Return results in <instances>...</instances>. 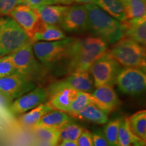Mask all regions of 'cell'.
I'll return each mask as SVG.
<instances>
[{
	"label": "cell",
	"mask_w": 146,
	"mask_h": 146,
	"mask_svg": "<svg viewBox=\"0 0 146 146\" xmlns=\"http://www.w3.org/2000/svg\"><path fill=\"white\" fill-rule=\"evenodd\" d=\"M93 143L94 146H109L104 132L102 131H96L92 133Z\"/></svg>",
	"instance_id": "34"
},
{
	"label": "cell",
	"mask_w": 146,
	"mask_h": 146,
	"mask_svg": "<svg viewBox=\"0 0 146 146\" xmlns=\"http://www.w3.org/2000/svg\"><path fill=\"white\" fill-rule=\"evenodd\" d=\"M35 87L31 79L18 72L0 78V94L8 100H16Z\"/></svg>",
	"instance_id": "10"
},
{
	"label": "cell",
	"mask_w": 146,
	"mask_h": 146,
	"mask_svg": "<svg viewBox=\"0 0 146 146\" xmlns=\"http://www.w3.org/2000/svg\"><path fill=\"white\" fill-rule=\"evenodd\" d=\"M74 1L78 4H87L89 3H92L94 0H74Z\"/></svg>",
	"instance_id": "37"
},
{
	"label": "cell",
	"mask_w": 146,
	"mask_h": 146,
	"mask_svg": "<svg viewBox=\"0 0 146 146\" xmlns=\"http://www.w3.org/2000/svg\"><path fill=\"white\" fill-rule=\"evenodd\" d=\"M77 91L71 89H62L51 96L47 104L52 110H60L66 112L73 100L75 99Z\"/></svg>",
	"instance_id": "18"
},
{
	"label": "cell",
	"mask_w": 146,
	"mask_h": 146,
	"mask_svg": "<svg viewBox=\"0 0 146 146\" xmlns=\"http://www.w3.org/2000/svg\"><path fill=\"white\" fill-rule=\"evenodd\" d=\"M59 25L64 31L69 33H82L88 30L85 5H74L69 7Z\"/></svg>",
	"instance_id": "13"
},
{
	"label": "cell",
	"mask_w": 146,
	"mask_h": 146,
	"mask_svg": "<svg viewBox=\"0 0 146 146\" xmlns=\"http://www.w3.org/2000/svg\"><path fill=\"white\" fill-rule=\"evenodd\" d=\"M69 6L59 4L43 5L35 9L42 23L49 25H59Z\"/></svg>",
	"instance_id": "16"
},
{
	"label": "cell",
	"mask_w": 146,
	"mask_h": 146,
	"mask_svg": "<svg viewBox=\"0 0 146 146\" xmlns=\"http://www.w3.org/2000/svg\"><path fill=\"white\" fill-rule=\"evenodd\" d=\"M64 32L57 25H49L41 23L36 32L35 33L32 42L36 41H55L66 38Z\"/></svg>",
	"instance_id": "19"
},
{
	"label": "cell",
	"mask_w": 146,
	"mask_h": 146,
	"mask_svg": "<svg viewBox=\"0 0 146 146\" xmlns=\"http://www.w3.org/2000/svg\"><path fill=\"white\" fill-rule=\"evenodd\" d=\"M58 4H62L64 5H69L72 4L74 2V0H56Z\"/></svg>",
	"instance_id": "36"
},
{
	"label": "cell",
	"mask_w": 146,
	"mask_h": 146,
	"mask_svg": "<svg viewBox=\"0 0 146 146\" xmlns=\"http://www.w3.org/2000/svg\"><path fill=\"white\" fill-rule=\"evenodd\" d=\"M76 143L78 146H94L93 143L92 133L86 129H84L83 132L78 137Z\"/></svg>",
	"instance_id": "33"
},
{
	"label": "cell",
	"mask_w": 146,
	"mask_h": 146,
	"mask_svg": "<svg viewBox=\"0 0 146 146\" xmlns=\"http://www.w3.org/2000/svg\"><path fill=\"white\" fill-rule=\"evenodd\" d=\"M16 70L9 55L0 57V78L16 73Z\"/></svg>",
	"instance_id": "30"
},
{
	"label": "cell",
	"mask_w": 146,
	"mask_h": 146,
	"mask_svg": "<svg viewBox=\"0 0 146 146\" xmlns=\"http://www.w3.org/2000/svg\"><path fill=\"white\" fill-rule=\"evenodd\" d=\"M83 131V127L72 122L60 129V141H71L76 142Z\"/></svg>",
	"instance_id": "27"
},
{
	"label": "cell",
	"mask_w": 146,
	"mask_h": 146,
	"mask_svg": "<svg viewBox=\"0 0 146 146\" xmlns=\"http://www.w3.org/2000/svg\"><path fill=\"white\" fill-rule=\"evenodd\" d=\"M122 118H117L108 122L104 134L109 146H118V129Z\"/></svg>",
	"instance_id": "29"
},
{
	"label": "cell",
	"mask_w": 146,
	"mask_h": 146,
	"mask_svg": "<svg viewBox=\"0 0 146 146\" xmlns=\"http://www.w3.org/2000/svg\"><path fill=\"white\" fill-rule=\"evenodd\" d=\"M21 4V0H0V16H9L16 6Z\"/></svg>",
	"instance_id": "31"
},
{
	"label": "cell",
	"mask_w": 146,
	"mask_h": 146,
	"mask_svg": "<svg viewBox=\"0 0 146 146\" xmlns=\"http://www.w3.org/2000/svg\"><path fill=\"white\" fill-rule=\"evenodd\" d=\"M87 11L88 30L107 44H114L124 36L122 23L106 13L94 3L85 4Z\"/></svg>",
	"instance_id": "2"
},
{
	"label": "cell",
	"mask_w": 146,
	"mask_h": 146,
	"mask_svg": "<svg viewBox=\"0 0 146 146\" xmlns=\"http://www.w3.org/2000/svg\"><path fill=\"white\" fill-rule=\"evenodd\" d=\"M73 40L72 37H66L59 41L33 42V50L40 62L50 65L67 57Z\"/></svg>",
	"instance_id": "5"
},
{
	"label": "cell",
	"mask_w": 146,
	"mask_h": 146,
	"mask_svg": "<svg viewBox=\"0 0 146 146\" xmlns=\"http://www.w3.org/2000/svg\"><path fill=\"white\" fill-rule=\"evenodd\" d=\"M123 5L126 21L145 16L146 0H128Z\"/></svg>",
	"instance_id": "25"
},
{
	"label": "cell",
	"mask_w": 146,
	"mask_h": 146,
	"mask_svg": "<svg viewBox=\"0 0 146 146\" xmlns=\"http://www.w3.org/2000/svg\"><path fill=\"white\" fill-rule=\"evenodd\" d=\"M129 126L135 135L144 142L146 141V110H142L128 118Z\"/></svg>",
	"instance_id": "24"
},
{
	"label": "cell",
	"mask_w": 146,
	"mask_h": 146,
	"mask_svg": "<svg viewBox=\"0 0 146 146\" xmlns=\"http://www.w3.org/2000/svg\"><path fill=\"white\" fill-rule=\"evenodd\" d=\"M120 1H121V2H123V3H124V2H125V1H128V0H120Z\"/></svg>",
	"instance_id": "38"
},
{
	"label": "cell",
	"mask_w": 146,
	"mask_h": 146,
	"mask_svg": "<svg viewBox=\"0 0 146 146\" xmlns=\"http://www.w3.org/2000/svg\"><path fill=\"white\" fill-rule=\"evenodd\" d=\"M31 41L10 16L0 17V57L10 54Z\"/></svg>",
	"instance_id": "4"
},
{
	"label": "cell",
	"mask_w": 146,
	"mask_h": 146,
	"mask_svg": "<svg viewBox=\"0 0 146 146\" xmlns=\"http://www.w3.org/2000/svg\"><path fill=\"white\" fill-rule=\"evenodd\" d=\"M124 36L145 46L146 44V16L127 20L122 23Z\"/></svg>",
	"instance_id": "15"
},
{
	"label": "cell",
	"mask_w": 146,
	"mask_h": 146,
	"mask_svg": "<svg viewBox=\"0 0 146 146\" xmlns=\"http://www.w3.org/2000/svg\"><path fill=\"white\" fill-rule=\"evenodd\" d=\"M52 110L47 103L41 104L35 108L22 114L19 118V122L24 127L33 129L35 124L39 121L40 118Z\"/></svg>",
	"instance_id": "23"
},
{
	"label": "cell",
	"mask_w": 146,
	"mask_h": 146,
	"mask_svg": "<svg viewBox=\"0 0 146 146\" xmlns=\"http://www.w3.org/2000/svg\"><path fill=\"white\" fill-rule=\"evenodd\" d=\"M69 115L73 118H76L99 125H104L108 122V114L100 110L94 104H90L81 110Z\"/></svg>",
	"instance_id": "20"
},
{
	"label": "cell",
	"mask_w": 146,
	"mask_h": 146,
	"mask_svg": "<svg viewBox=\"0 0 146 146\" xmlns=\"http://www.w3.org/2000/svg\"><path fill=\"white\" fill-rule=\"evenodd\" d=\"M145 142L137 137L131 131L128 118H122L118 135V146H145Z\"/></svg>",
	"instance_id": "21"
},
{
	"label": "cell",
	"mask_w": 146,
	"mask_h": 146,
	"mask_svg": "<svg viewBox=\"0 0 146 146\" xmlns=\"http://www.w3.org/2000/svg\"><path fill=\"white\" fill-rule=\"evenodd\" d=\"M36 137L39 141L50 146H56L60 141V129L49 127H39L34 129Z\"/></svg>",
	"instance_id": "26"
},
{
	"label": "cell",
	"mask_w": 146,
	"mask_h": 146,
	"mask_svg": "<svg viewBox=\"0 0 146 146\" xmlns=\"http://www.w3.org/2000/svg\"><path fill=\"white\" fill-rule=\"evenodd\" d=\"M72 116L68 113L60 110H52L42 116L33 129L39 127L61 129L65 125L72 123Z\"/></svg>",
	"instance_id": "17"
},
{
	"label": "cell",
	"mask_w": 146,
	"mask_h": 146,
	"mask_svg": "<svg viewBox=\"0 0 146 146\" xmlns=\"http://www.w3.org/2000/svg\"><path fill=\"white\" fill-rule=\"evenodd\" d=\"M115 83L123 94L130 96L141 94L146 87L145 70L135 67L120 69Z\"/></svg>",
	"instance_id": "8"
},
{
	"label": "cell",
	"mask_w": 146,
	"mask_h": 146,
	"mask_svg": "<svg viewBox=\"0 0 146 146\" xmlns=\"http://www.w3.org/2000/svg\"><path fill=\"white\" fill-rule=\"evenodd\" d=\"M107 50V43L97 36L74 39L66 57L69 59L68 71L70 73L77 71L89 72L94 62Z\"/></svg>",
	"instance_id": "1"
},
{
	"label": "cell",
	"mask_w": 146,
	"mask_h": 146,
	"mask_svg": "<svg viewBox=\"0 0 146 146\" xmlns=\"http://www.w3.org/2000/svg\"><path fill=\"white\" fill-rule=\"evenodd\" d=\"M48 98L46 89L43 87H35L32 90L16 98L10 106V111L14 116L22 115L45 103Z\"/></svg>",
	"instance_id": "11"
},
{
	"label": "cell",
	"mask_w": 146,
	"mask_h": 146,
	"mask_svg": "<svg viewBox=\"0 0 146 146\" xmlns=\"http://www.w3.org/2000/svg\"><path fill=\"white\" fill-rule=\"evenodd\" d=\"M90 104H93L91 93L78 91L75 99L73 100L66 112L68 114H74L83 110Z\"/></svg>",
	"instance_id": "28"
},
{
	"label": "cell",
	"mask_w": 146,
	"mask_h": 146,
	"mask_svg": "<svg viewBox=\"0 0 146 146\" xmlns=\"http://www.w3.org/2000/svg\"><path fill=\"white\" fill-rule=\"evenodd\" d=\"M21 4L27 5L31 8L35 9L43 5L58 4L56 0H21Z\"/></svg>",
	"instance_id": "32"
},
{
	"label": "cell",
	"mask_w": 146,
	"mask_h": 146,
	"mask_svg": "<svg viewBox=\"0 0 146 146\" xmlns=\"http://www.w3.org/2000/svg\"><path fill=\"white\" fill-rule=\"evenodd\" d=\"M108 54L120 65L125 67L145 68L146 54L145 46L133 40L123 36L114 45Z\"/></svg>",
	"instance_id": "3"
},
{
	"label": "cell",
	"mask_w": 146,
	"mask_h": 146,
	"mask_svg": "<svg viewBox=\"0 0 146 146\" xmlns=\"http://www.w3.org/2000/svg\"><path fill=\"white\" fill-rule=\"evenodd\" d=\"M58 146H78L77 143L71 141H62Z\"/></svg>",
	"instance_id": "35"
},
{
	"label": "cell",
	"mask_w": 146,
	"mask_h": 146,
	"mask_svg": "<svg viewBox=\"0 0 146 146\" xmlns=\"http://www.w3.org/2000/svg\"><path fill=\"white\" fill-rule=\"evenodd\" d=\"M95 88L94 80L89 72L77 71L71 72L63 79L51 84L47 89L48 97L64 89H71L76 91L91 93Z\"/></svg>",
	"instance_id": "9"
},
{
	"label": "cell",
	"mask_w": 146,
	"mask_h": 146,
	"mask_svg": "<svg viewBox=\"0 0 146 146\" xmlns=\"http://www.w3.org/2000/svg\"><path fill=\"white\" fill-rule=\"evenodd\" d=\"M9 16L23 29L31 40L41 23L35 10L24 4L16 6L9 14Z\"/></svg>",
	"instance_id": "12"
},
{
	"label": "cell",
	"mask_w": 146,
	"mask_h": 146,
	"mask_svg": "<svg viewBox=\"0 0 146 146\" xmlns=\"http://www.w3.org/2000/svg\"><path fill=\"white\" fill-rule=\"evenodd\" d=\"M92 3L120 23L126 21L123 3L120 0H94Z\"/></svg>",
	"instance_id": "22"
},
{
	"label": "cell",
	"mask_w": 146,
	"mask_h": 146,
	"mask_svg": "<svg viewBox=\"0 0 146 146\" xmlns=\"http://www.w3.org/2000/svg\"><path fill=\"white\" fill-rule=\"evenodd\" d=\"M120 69L119 64L106 52L94 62L89 72L94 80L95 87L105 85L112 86Z\"/></svg>",
	"instance_id": "6"
},
{
	"label": "cell",
	"mask_w": 146,
	"mask_h": 146,
	"mask_svg": "<svg viewBox=\"0 0 146 146\" xmlns=\"http://www.w3.org/2000/svg\"><path fill=\"white\" fill-rule=\"evenodd\" d=\"M30 41L19 49L9 54L16 72L31 79L41 70V66L36 60Z\"/></svg>",
	"instance_id": "7"
},
{
	"label": "cell",
	"mask_w": 146,
	"mask_h": 146,
	"mask_svg": "<svg viewBox=\"0 0 146 146\" xmlns=\"http://www.w3.org/2000/svg\"><path fill=\"white\" fill-rule=\"evenodd\" d=\"M91 95L93 104L108 114L116 110L120 105V100L112 85L96 87Z\"/></svg>",
	"instance_id": "14"
}]
</instances>
